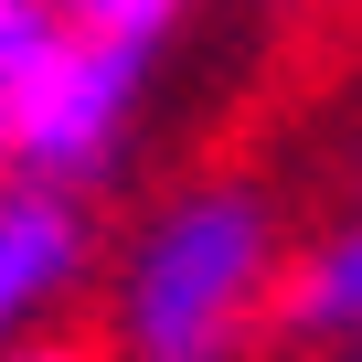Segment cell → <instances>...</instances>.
<instances>
[{"instance_id": "cell-1", "label": "cell", "mask_w": 362, "mask_h": 362, "mask_svg": "<svg viewBox=\"0 0 362 362\" xmlns=\"http://www.w3.org/2000/svg\"><path fill=\"white\" fill-rule=\"evenodd\" d=\"M288 235L277 203L235 170H203L160 192L107 277V341L117 362H245L256 330H277V288H288Z\"/></svg>"}, {"instance_id": "cell-2", "label": "cell", "mask_w": 362, "mask_h": 362, "mask_svg": "<svg viewBox=\"0 0 362 362\" xmlns=\"http://www.w3.org/2000/svg\"><path fill=\"white\" fill-rule=\"evenodd\" d=\"M203 0H64V33H54V64L11 128V170L33 181H75V192H96V181L128 160L181 33H192Z\"/></svg>"}, {"instance_id": "cell-3", "label": "cell", "mask_w": 362, "mask_h": 362, "mask_svg": "<svg viewBox=\"0 0 362 362\" xmlns=\"http://www.w3.org/2000/svg\"><path fill=\"white\" fill-rule=\"evenodd\" d=\"M96 267V214L75 181H33V170H0V351L43 341V320L86 288Z\"/></svg>"}, {"instance_id": "cell-4", "label": "cell", "mask_w": 362, "mask_h": 362, "mask_svg": "<svg viewBox=\"0 0 362 362\" xmlns=\"http://www.w3.org/2000/svg\"><path fill=\"white\" fill-rule=\"evenodd\" d=\"M277 330H288V341H341V351H362V214H341L320 245L288 256Z\"/></svg>"}, {"instance_id": "cell-5", "label": "cell", "mask_w": 362, "mask_h": 362, "mask_svg": "<svg viewBox=\"0 0 362 362\" xmlns=\"http://www.w3.org/2000/svg\"><path fill=\"white\" fill-rule=\"evenodd\" d=\"M54 33H64V0H0V170H11V128L54 64Z\"/></svg>"}, {"instance_id": "cell-6", "label": "cell", "mask_w": 362, "mask_h": 362, "mask_svg": "<svg viewBox=\"0 0 362 362\" xmlns=\"http://www.w3.org/2000/svg\"><path fill=\"white\" fill-rule=\"evenodd\" d=\"M0 362H86V351H75V341H11Z\"/></svg>"}, {"instance_id": "cell-7", "label": "cell", "mask_w": 362, "mask_h": 362, "mask_svg": "<svg viewBox=\"0 0 362 362\" xmlns=\"http://www.w3.org/2000/svg\"><path fill=\"white\" fill-rule=\"evenodd\" d=\"M351 170H362V149H351Z\"/></svg>"}, {"instance_id": "cell-8", "label": "cell", "mask_w": 362, "mask_h": 362, "mask_svg": "<svg viewBox=\"0 0 362 362\" xmlns=\"http://www.w3.org/2000/svg\"><path fill=\"white\" fill-rule=\"evenodd\" d=\"M351 362H362V351H351Z\"/></svg>"}]
</instances>
